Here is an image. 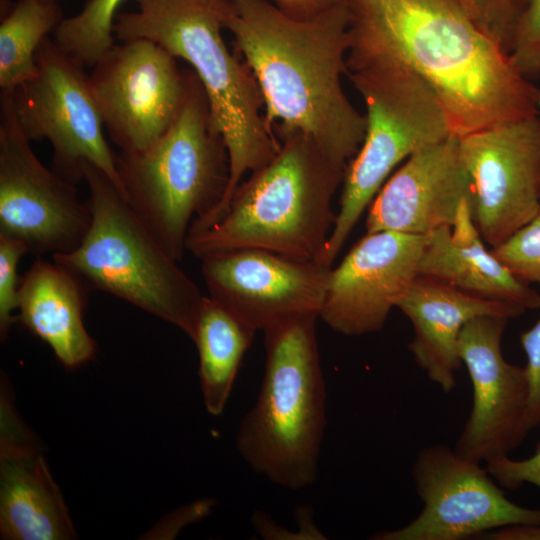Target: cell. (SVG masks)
Wrapping results in <instances>:
<instances>
[{"mask_svg":"<svg viewBox=\"0 0 540 540\" xmlns=\"http://www.w3.org/2000/svg\"><path fill=\"white\" fill-rule=\"evenodd\" d=\"M352 0L298 19L268 0H231L225 28L264 99L267 125L280 139L302 133L347 169L366 133V118L342 87L347 74Z\"/></svg>","mask_w":540,"mask_h":540,"instance_id":"7a4b0ae2","label":"cell"},{"mask_svg":"<svg viewBox=\"0 0 540 540\" xmlns=\"http://www.w3.org/2000/svg\"><path fill=\"white\" fill-rule=\"evenodd\" d=\"M427 235L366 233L331 267L319 318L345 336L380 331L419 276Z\"/></svg>","mask_w":540,"mask_h":540,"instance_id":"2e32d148","label":"cell"},{"mask_svg":"<svg viewBox=\"0 0 540 540\" xmlns=\"http://www.w3.org/2000/svg\"><path fill=\"white\" fill-rule=\"evenodd\" d=\"M201 261L208 296L256 332L293 317L320 315L331 267L251 248Z\"/></svg>","mask_w":540,"mask_h":540,"instance_id":"9a60e30c","label":"cell"},{"mask_svg":"<svg viewBox=\"0 0 540 540\" xmlns=\"http://www.w3.org/2000/svg\"><path fill=\"white\" fill-rule=\"evenodd\" d=\"M63 19L57 1L18 0L12 6L0 25L2 92L13 91L36 75V53Z\"/></svg>","mask_w":540,"mask_h":540,"instance_id":"603a6c76","label":"cell"},{"mask_svg":"<svg viewBox=\"0 0 540 540\" xmlns=\"http://www.w3.org/2000/svg\"><path fill=\"white\" fill-rule=\"evenodd\" d=\"M255 333L223 305L204 296L191 339L198 350L201 390L211 415L223 413Z\"/></svg>","mask_w":540,"mask_h":540,"instance_id":"7402d4cb","label":"cell"},{"mask_svg":"<svg viewBox=\"0 0 540 540\" xmlns=\"http://www.w3.org/2000/svg\"><path fill=\"white\" fill-rule=\"evenodd\" d=\"M481 463L443 444L423 447L412 466L421 512L375 540H465L504 526L540 522V509L509 500Z\"/></svg>","mask_w":540,"mask_h":540,"instance_id":"8fae6325","label":"cell"},{"mask_svg":"<svg viewBox=\"0 0 540 540\" xmlns=\"http://www.w3.org/2000/svg\"><path fill=\"white\" fill-rule=\"evenodd\" d=\"M89 290L78 275L41 257L20 279L17 322L48 344L69 369L91 361L96 353L83 322Z\"/></svg>","mask_w":540,"mask_h":540,"instance_id":"44dd1931","label":"cell"},{"mask_svg":"<svg viewBox=\"0 0 540 540\" xmlns=\"http://www.w3.org/2000/svg\"><path fill=\"white\" fill-rule=\"evenodd\" d=\"M125 0H88L74 16L64 18L53 41L82 66H94L115 45L114 24Z\"/></svg>","mask_w":540,"mask_h":540,"instance_id":"cb8c5ba5","label":"cell"},{"mask_svg":"<svg viewBox=\"0 0 540 540\" xmlns=\"http://www.w3.org/2000/svg\"><path fill=\"white\" fill-rule=\"evenodd\" d=\"M116 167L129 205L166 252L181 261L191 223L218 205L229 181L227 150L193 70L167 132L142 152L120 151Z\"/></svg>","mask_w":540,"mask_h":540,"instance_id":"8992f818","label":"cell"},{"mask_svg":"<svg viewBox=\"0 0 540 540\" xmlns=\"http://www.w3.org/2000/svg\"><path fill=\"white\" fill-rule=\"evenodd\" d=\"M279 140L278 153L239 184L219 220L188 233L186 250L202 259L262 249L320 263L336 220L333 196L346 169L302 133Z\"/></svg>","mask_w":540,"mask_h":540,"instance_id":"277c9868","label":"cell"},{"mask_svg":"<svg viewBox=\"0 0 540 540\" xmlns=\"http://www.w3.org/2000/svg\"><path fill=\"white\" fill-rule=\"evenodd\" d=\"M346 62L415 72L457 137L539 113L540 88L452 0H352Z\"/></svg>","mask_w":540,"mask_h":540,"instance_id":"6da1fadb","label":"cell"},{"mask_svg":"<svg viewBox=\"0 0 540 540\" xmlns=\"http://www.w3.org/2000/svg\"><path fill=\"white\" fill-rule=\"evenodd\" d=\"M408 317L413 338L408 349L429 380L444 393L456 386L462 366L459 336L464 325L482 315L514 319L525 311L517 306L469 295L441 281L418 276L397 307Z\"/></svg>","mask_w":540,"mask_h":540,"instance_id":"d6986e66","label":"cell"},{"mask_svg":"<svg viewBox=\"0 0 540 540\" xmlns=\"http://www.w3.org/2000/svg\"><path fill=\"white\" fill-rule=\"evenodd\" d=\"M520 343L526 354L529 381L528 422L533 429L540 425V319L520 335Z\"/></svg>","mask_w":540,"mask_h":540,"instance_id":"f546056e","label":"cell"},{"mask_svg":"<svg viewBox=\"0 0 540 540\" xmlns=\"http://www.w3.org/2000/svg\"><path fill=\"white\" fill-rule=\"evenodd\" d=\"M467 202L472 203L471 179L459 139L451 135L406 159L372 200L366 231L427 235L452 227Z\"/></svg>","mask_w":540,"mask_h":540,"instance_id":"e0dca14e","label":"cell"},{"mask_svg":"<svg viewBox=\"0 0 540 540\" xmlns=\"http://www.w3.org/2000/svg\"><path fill=\"white\" fill-rule=\"evenodd\" d=\"M538 119H539V123H540V106H539Z\"/></svg>","mask_w":540,"mask_h":540,"instance_id":"d6a6232c","label":"cell"},{"mask_svg":"<svg viewBox=\"0 0 540 540\" xmlns=\"http://www.w3.org/2000/svg\"><path fill=\"white\" fill-rule=\"evenodd\" d=\"M91 224L77 248L52 259L90 289L113 295L192 337L205 295L136 215L98 167L82 169Z\"/></svg>","mask_w":540,"mask_h":540,"instance_id":"52a82bcc","label":"cell"},{"mask_svg":"<svg viewBox=\"0 0 540 540\" xmlns=\"http://www.w3.org/2000/svg\"><path fill=\"white\" fill-rule=\"evenodd\" d=\"M491 252L521 281L540 284V211Z\"/></svg>","mask_w":540,"mask_h":540,"instance_id":"d4e9b609","label":"cell"},{"mask_svg":"<svg viewBox=\"0 0 540 540\" xmlns=\"http://www.w3.org/2000/svg\"><path fill=\"white\" fill-rule=\"evenodd\" d=\"M508 54L529 80H540V0H525L515 22Z\"/></svg>","mask_w":540,"mask_h":540,"instance_id":"484cf974","label":"cell"},{"mask_svg":"<svg viewBox=\"0 0 540 540\" xmlns=\"http://www.w3.org/2000/svg\"><path fill=\"white\" fill-rule=\"evenodd\" d=\"M487 540H540V522L504 526L482 535Z\"/></svg>","mask_w":540,"mask_h":540,"instance_id":"1f68e13d","label":"cell"},{"mask_svg":"<svg viewBox=\"0 0 540 540\" xmlns=\"http://www.w3.org/2000/svg\"><path fill=\"white\" fill-rule=\"evenodd\" d=\"M90 224L76 184L42 164L15 119L10 92L1 91L0 234L41 257L73 251Z\"/></svg>","mask_w":540,"mask_h":540,"instance_id":"30bf717a","label":"cell"},{"mask_svg":"<svg viewBox=\"0 0 540 540\" xmlns=\"http://www.w3.org/2000/svg\"><path fill=\"white\" fill-rule=\"evenodd\" d=\"M346 75L364 100L366 133L347 166L339 211L320 260L328 267L394 167L453 135L436 95L409 68L375 62Z\"/></svg>","mask_w":540,"mask_h":540,"instance_id":"ba28073f","label":"cell"},{"mask_svg":"<svg viewBox=\"0 0 540 540\" xmlns=\"http://www.w3.org/2000/svg\"><path fill=\"white\" fill-rule=\"evenodd\" d=\"M482 240L473 221L472 203L467 202L452 227L427 234L419 275L524 311L539 308L540 295L488 251Z\"/></svg>","mask_w":540,"mask_h":540,"instance_id":"ffe728a7","label":"cell"},{"mask_svg":"<svg viewBox=\"0 0 540 540\" xmlns=\"http://www.w3.org/2000/svg\"><path fill=\"white\" fill-rule=\"evenodd\" d=\"M1 401L0 535L8 540L76 538L62 494L26 428Z\"/></svg>","mask_w":540,"mask_h":540,"instance_id":"ac0fdd59","label":"cell"},{"mask_svg":"<svg viewBox=\"0 0 540 540\" xmlns=\"http://www.w3.org/2000/svg\"><path fill=\"white\" fill-rule=\"evenodd\" d=\"M509 320L478 316L464 325L459 336V355L472 383L473 402L454 450L478 463L508 456L531 430L526 369L509 363L501 350Z\"/></svg>","mask_w":540,"mask_h":540,"instance_id":"5bb4252c","label":"cell"},{"mask_svg":"<svg viewBox=\"0 0 540 540\" xmlns=\"http://www.w3.org/2000/svg\"><path fill=\"white\" fill-rule=\"evenodd\" d=\"M36 75L9 91L15 119L31 141L47 140L53 150L52 169L77 184L90 163L123 194L104 121L84 66L66 55L49 36L37 53Z\"/></svg>","mask_w":540,"mask_h":540,"instance_id":"9c48e42d","label":"cell"},{"mask_svg":"<svg viewBox=\"0 0 540 540\" xmlns=\"http://www.w3.org/2000/svg\"><path fill=\"white\" fill-rule=\"evenodd\" d=\"M508 53L511 34L525 0H452Z\"/></svg>","mask_w":540,"mask_h":540,"instance_id":"4316f807","label":"cell"},{"mask_svg":"<svg viewBox=\"0 0 540 540\" xmlns=\"http://www.w3.org/2000/svg\"><path fill=\"white\" fill-rule=\"evenodd\" d=\"M29 253L19 240L0 234V337L4 341L17 322L20 278L17 267L21 257Z\"/></svg>","mask_w":540,"mask_h":540,"instance_id":"83f0119b","label":"cell"},{"mask_svg":"<svg viewBox=\"0 0 540 540\" xmlns=\"http://www.w3.org/2000/svg\"><path fill=\"white\" fill-rule=\"evenodd\" d=\"M148 39L120 41L89 75L105 128L121 152L151 147L176 119L187 91L188 70Z\"/></svg>","mask_w":540,"mask_h":540,"instance_id":"7c38bea8","label":"cell"},{"mask_svg":"<svg viewBox=\"0 0 540 540\" xmlns=\"http://www.w3.org/2000/svg\"><path fill=\"white\" fill-rule=\"evenodd\" d=\"M135 2L136 11L117 15L115 39H148L185 60L204 88L227 150L226 191L218 205L197 220L200 228H207L223 215L245 174L269 163L281 141L265 121L263 95L250 67L228 49L222 36L231 0Z\"/></svg>","mask_w":540,"mask_h":540,"instance_id":"3957f363","label":"cell"},{"mask_svg":"<svg viewBox=\"0 0 540 540\" xmlns=\"http://www.w3.org/2000/svg\"><path fill=\"white\" fill-rule=\"evenodd\" d=\"M52 1H58V0H52Z\"/></svg>","mask_w":540,"mask_h":540,"instance_id":"836d02e7","label":"cell"},{"mask_svg":"<svg viewBox=\"0 0 540 540\" xmlns=\"http://www.w3.org/2000/svg\"><path fill=\"white\" fill-rule=\"evenodd\" d=\"M485 464L489 474L502 488L514 490L526 483L540 488V445L528 458L516 460L503 456Z\"/></svg>","mask_w":540,"mask_h":540,"instance_id":"f1b7e54d","label":"cell"},{"mask_svg":"<svg viewBox=\"0 0 540 540\" xmlns=\"http://www.w3.org/2000/svg\"><path fill=\"white\" fill-rule=\"evenodd\" d=\"M340 0H273V3L286 14L307 19L317 15Z\"/></svg>","mask_w":540,"mask_h":540,"instance_id":"4dcf8cb0","label":"cell"},{"mask_svg":"<svg viewBox=\"0 0 540 540\" xmlns=\"http://www.w3.org/2000/svg\"><path fill=\"white\" fill-rule=\"evenodd\" d=\"M472 185V216L496 247L540 211L538 116L502 122L458 137Z\"/></svg>","mask_w":540,"mask_h":540,"instance_id":"4fadbf2b","label":"cell"},{"mask_svg":"<svg viewBox=\"0 0 540 540\" xmlns=\"http://www.w3.org/2000/svg\"><path fill=\"white\" fill-rule=\"evenodd\" d=\"M318 318L316 314L297 316L263 331V380L235 439L238 453L255 473L289 490L312 485L319 472L326 384Z\"/></svg>","mask_w":540,"mask_h":540,"instance_id":"5b68a950","label":"cell"}]
</instances>
